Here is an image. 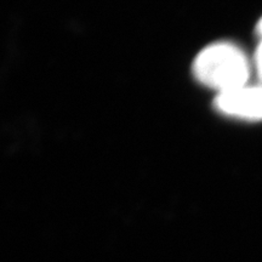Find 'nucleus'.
I'll use <instances>...</instances> for the list:
<instances>
[{"instance_id": "obj_1", "label": "nucleus", "mask_w": 262, "mask_h": 262, "mask_svg": "<svg viewBox=\"0 0 262 262\" xmlns=\"http://www.w3.org/2000/svg\"><path fill=\"white\" fill-rule=\"evenodd\" d=\"M194 74L201 83L221 94L247 85L249 64L237 47L228 42H216L196 56Z\"/></svg>"}, {"instance_id": "obj_2", "label": "nucleus", "mask_w": 262, "mask_h": 262, "mask_svg": "<svg viewBox=\"0 0 262 262\" xmlns=\"http://www.w3.org/2000/svg\"><path fill=\"white\" fill-rule=\"evenodd\" d=\"M216 106L228 116L250 120L262 119V84L237 88L217 95Z\"/></svg>"}, {"instance_id": "obj_3", "label": "nucleus", "mask_w": 262, "mask_h": 262, "mask_svg": "<svg viewBox=\"0 0 262 262\" xmlns=\"http://www.w3.org/2000/svg\"><path fill=\"white\" fill-rule=\"evenodd\" d=\"M256 67L262 80V41H260V45H258V49L256 52Z\"/></svg>"}, {"instance_id": "obj_4", "label": "nucleus", "mask_w": 262, "mask_h": 262, "mask_svg": "<svg viewBox=\"0 0 262 262\" xmlns=\"http://www.w3.org/2000/svg\"><path fill=\"white\" fill-rule=\"evenodd\" d=\"M257 34L258 37H260V41H262V18L260 19V22H258L257 25Z\"/></svg>"}]
</instances>
